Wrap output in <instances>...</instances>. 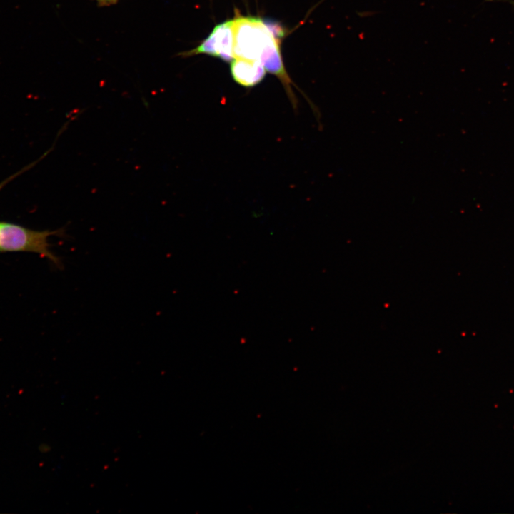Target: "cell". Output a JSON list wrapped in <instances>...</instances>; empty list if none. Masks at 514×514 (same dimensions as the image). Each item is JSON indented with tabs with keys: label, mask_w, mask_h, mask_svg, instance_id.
I'll use <instances>...</instances> for the list:
<instances>
[{
	"label": "cell",
	"mask_w": 514,
	"mask_h": 514,
	"mask_svg": "<svg viewBox=\"0 0 514 514\" xmlns=\"http://www.w3.org/2000/svg\"><path fill=\"white\" fill-rule=\"evenodd\" d=\"M235 58L262 62L281 47V40L270 31L264 21L238 14L233 19Z\"/></svg>",
	"instance_id": "cell-1"
},
{
	"label": "cell",
	"mask_w": 514,
	"mask_h": 514,
	"mask_svg": "<svg viewBox=\"0 0 514 514\" xmlns=\"http://www.w3.org/2000/svg\"><path fill=\"white\" fill-rule=\"evenodd\" d=\"M56 233L58 231H34L0 221V251L33 252L59 264L58 258L50 251L48 241L51 236Z\"/></svg>",
	"instance_id": "cell-2"
},
{
	"label": "cell",
	"mask_w": 514,
	"mask_h": 514,
	"mask_svg": "<svg viewBox=\"0 0 514 514\" xmlns=\"http://www.w3.org/2000/svg\"><path fill=\"white\" fill-rule=\"evenodd\" d=\"M206 54L231 62L234 59L233 19L216 25L209 36L187 56Z\"/></svg>",
	"instance_id": "cell-3"
},
{
	"label": "cell",
	"mask_w": 514,
	"mask_h": 514,
	"mask_svg": "<svg viewBox=\"0 0 514 514\" xmlns=\"http://www.w3.org/2000/svg\"><path fill=\"white\" fill-rule=\"evenodd\" d=\"M266 70L261 61L235 58L231 63V73L239 85L251 88L261 83Z\"/></svg>",
	"instance_id": "cell-4"
},
{
	"label": "cell",
	"mask_w": 514,
	"mask_h": 514,
	"mask_svg": "<svg viewBox=\"0 0 514 514\" xmlns=\"http://www.w3.org/2000/svg\"><path fill=\"white\" fill-rule=\"evenodd\" d=\"M266 25L270 30V31L273 34V35L278 39H281L285 34L286 31L285 29L281 26L279 23H276L274 21H271L270 20H265L264 21Z\"/></svg>",
	"instance_id": "cell-5"
},
{
	"label": "cell",
	"mask_w": 514,
	"mask_h": 514,
	"mask_svg": "<svg viewBox=\"0 0 514 514\" xmlns=\"http://www.w3.org/2000/svg\"><path fill=\"white\" fill-rule=\"evenodd\" d=\"M20 173H21V172L16 173L14 174V176L9 177V178H7V179H6L5 181H4L3 182L0 183V190L1 189V188H2L4 185H6V184L9 181H11L13 178H14L15 176H18Z\"/></svg>",
	"instance_id": "cell-6"
},
{
	"label": "cell",
	"mask_w": 514,
	"mask_h": 514,
	"mask_svg": "<svg viewBox=\"0 0 514 514\" xmlns=\"http://www.w3.org/2000/svg\"><path fill=\"white\" fill-rule=\"evenodd\" d=\"M98 1H114V0H98Z\"/></svg>",
	"instance_id": "cell-7"
}]
</instances>
